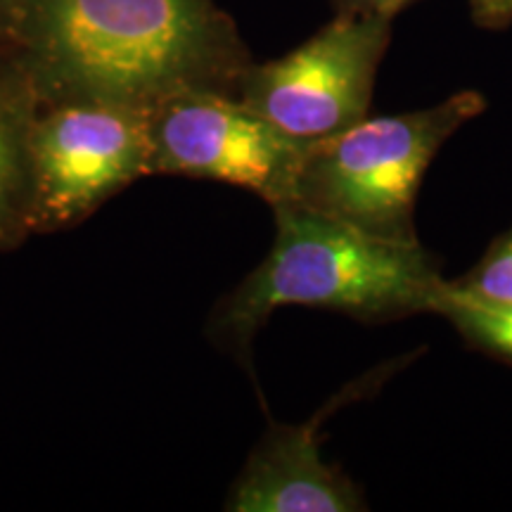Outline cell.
I'll return each instance as SVG.
<instances>
[{
  "mask_svg": "<svg viewBox=\"0 0 512 512\" xmlns=\"http://www.w3.org/2000/svg\"><path fill=\"white\" fill-rule=\"evenodd\" d=\"M448 290L475 302H512V230L491 242L472 271L458 280H448Z\"/></svg>",
  "mask_w": 512,
  "mask_h": 512,
  "instance_id": "obj_10",
  "label": "cell"
},
{
  "mask_svg": "<svg viewBox=\"0 0 512 512\" xmlns=\"http://www.w3.org/2000/svg\"><path fill=\"white\" fill-rule=\"evenodd\" d=\"M271 252L216 309L211 337L249 351L283 306L332 309L361 320L434 313L446 278L420 242H392L299 202L273 204Z\"/></svg>",
  "mask_w": 512,
  "mask_h": 512,
  "instance_id": "obj_2",
  "label": "cell"
},
{
  "mask_svg": "<svg viewBox=\"0 0 512 512\" xmlns=\"http://www.w3.org/2000/svg\"><path fill=\"white\" fill-rule=\"evenodd\" d=\"M311 143L228 93H183L150 112V174L238 185L271 207L292 200Z\"/></svg>",
  "mask_w": 512,
  "mask_h": 512,
  "instance_id": "obj_6",
  "label": "cell"
},
{
  "mask_svg": "<svg viewBox=\"0 0 512 512\" xmlns=\"http://www.w3.org/2000/svg\"><path fill=\"white\" fill-rule=\"evenodd\" d=\"M337 12H373V15L396 17L413 0H335Z\"/></svg>",
  "mask_w": 512,
  "mask_h": 512,
  "instance_id": "obj_12",
  "label": "cell"
},
{
  "mask_svg": "<svg viewBox=\"0 0 512 512\" xmlns=\"http://www.w3.org/2000/svg\"><path fill=\"white\" fill-rule=\"evenodd\" d=\"M434 313L451 320L470 347L512 366V302L486 304L465 299L448 290L446 280Z\"/></svg>",
  "mask_w": 512,
  "mask_h": 512,
  "instance_id": "obj_9",
  "label": "cell"
},
{
  "mask_svg": "<svg viewBox=\"0 0 512 512\" xmlns=\"http://www.w3.org/2000/svg\"><path fill=\"white\" fill-rule=\"evenodd\" d=\"M389 366L370 370L325 403L302 425H273L256 444L226 508L233 512H358L366 510L361 491L339 467L323 460L320 430L344 403L380 389Z\"/></svg>",
  "mask_w": 512,
  "mask_h": 512,
  "instance_id": "obj_7",
  "label": "cell"
},
{
  "mask_svg": "<svg viewBox=\"0 0 512 512\" xmlns=\"http://www.w3.org/2000/svg\"><path fill=\"white\" fill-rule=\"evenodd\" d=\"M36 95L27 81L0 79V249L34 233L29 138Z\"/></svg>",
  "mask_w": 512,
  "mask_h": 512,
  "instance_id": "obj_8",
  "label": "cell"
},
{
  "mask_svg": "<svg viewBox=\"0 0 512 512\" xmlns=\"http://www.w3.org/2000/svg\"><path fill=\"white\" fill-rule=\"evenodd\" d=\"M470 10L479 27L501 29L512 22V0H470Z\"/></svg>",
  "mask_w": 512,
  "mask_h": 512,
  "instance_id": "obj_11",
  "label": "cell"
},
{
  "mask_svg": "<svg viewBox=\"0 0 512 512\" xmlns=\"http://www.w3.org/2000/svg\"><path fill=\"white\" fill-rule=\"evenodd\" d=\"M486 110L477 91L389 117H366L347 131L313 140L292 200L392 242H420L415 200L441 145Z\"/></svg>",
  "mask_w": 512,
  "mask_h": 512,
  "instance_id": "obj_3",
  "label": "cell"
},
{
  "mask_svg": "<svg viewBox=\"0 0 512 512\" xmlns=\"http://www.w3.org/2000/svg\"><path fill=\"white\" fill-rule=\"evenodd\" d=\"M392 22L373 12H337L292 53L247 67L238 100L294 138L323 140L347 131L368 117Z\"/></svg>",
  "mask_w": 512,
  "mask_h": 512,
  "instance_id": "obj_4",
  "label": "cell"
},
{
  "mask_svg": "<svg viewBox=\"0 0 512 512\" xmlns=\"http://www.w3.org/2000/svg\"><path fill=\"white\" fill-rule=\"evenodd\" d=\"M36 100L152 112L183 93L238 98L247 64L211 0H19Z\"/></svg>",
  "mask_w": 512,
  "mask_h": 512,
  "instance_id": "obj_1",
  "label": "cell"
},
{
  "mask_svg": "<svg viewBox=\"0 0 512 512\" xmlns=\"http://www.w3.org/2000/svg\"><path fill=\"white\" fill-rule=\"evenodd\" d=\"M34 230L81 221L150 174V112L107 102H60L31 124Z\"/></svg>",
  "mask_w": 512,
  "mask_h": 512,
  "instance_id": "obj_5",
  "label": "cell"
}]
</instances>
